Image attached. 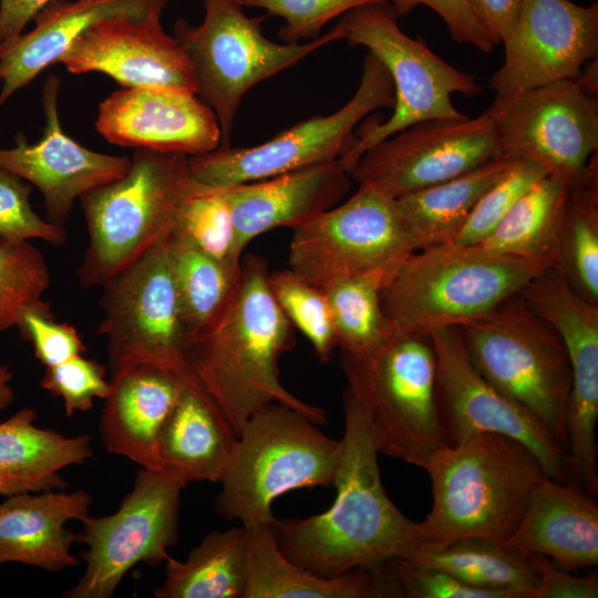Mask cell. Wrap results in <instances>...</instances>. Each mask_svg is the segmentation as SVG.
<instances>
[{"mask_svg":"<svg viewBox=\"0 0 598 598\" xmlns=\"http://www.w3.org/2000/svg\"><path fill=\"white\" fill-rule=\"evenodd\" d=\"M344 431L332 486L337 496L323 513L302 519H275L271 528L282 554L317 575L332 577L374 569L408 558L421 547L416 522L389 498L378 451L357 401L343 394Z\"/></svg>","mask_w":598,"mask_h":598,"instance_id":"6da1fadb","label":"cell"},{"mask_svg":"<svg viewBox=\"0 0 598 598\" xmlns=\"http://www.w3.org/2000/svg\"><path fill=\"white\" fill-rule=\"evenodd\" d=\"M268 274L264 258L241 259L230 298L185 353V368L215 400L237 436L255 412L275 402L318 425L328 422L322 408L300 400L280 382L278 362L293 346V326L269 290Z\"/></svg>","mask_w":598,"mask_h":598,"instance_id":"7a4b0ae2","label":"cell"},{"mask_svg":"<svg viewBox=\"0 0 598 598\" xmlns=\"http://www.w3.org/2000/svg\"><path fill=\"white\" fill-rule=\"evenodd\" d=\"M423 470L431 480L433 502L417 523L420 549L470 537L503 544L518 526L535 486L546 476L524 444L489 432L442 446Z\"/></svg>","mask_w":598,"mask_h":598,"instance_id":"3957f363","label":"cell"},{"mask_svg":"<svg viewBox=\"0 0 598 598\" xmlns=\"http://www.w3.org/2000/svg\"><path fill=\"white\" fill-rule=\"evenodd\" d=\"M548 267L476 246L442 245L411 254L381 290L395 336L429 337L481 318Z\"/></svg>","mask_w":598,"mask_h":598,"instance_id":"277c9868","label":"cell"},{"mask_svg":"<svg viewBox=\"0 0 598 598\" xmlns=\"http://www.w3.org/2000/svg\"><path fill=\"white\" fill-rule=\"evenodd\" d=\"M188 156L135 148L124 176L80 197L89 243L80 285L102 287L174 231L188 192Z\"/></svg>","mask_w":598,"mask_h":598,"instance_id":"5b68a950","label":"cell"},{"mask_svg":"<svg viewBox=\"0 0 598 598\" xmlns=\"http://www.w3.org/2000/svg\"><path fill=\"white\" fill-rule=\"evenodd\" d=\"M341 452L311 419L280 403L244 424L219 482L216 512L241 526L271 524L276 498L300 488L330 487Z\"/></svg>","mask_w":598,"mask_h":598,"instance_id":"8992f818","label":"cell"},{"mask_svg":"<svg viewBox=\"0 0 598 598\" xmlns=\"http://www.w3.org/2000/svg\"><path fill=\"white\" fill-rule=\"evenodd\" d=\"M340 360L347 390L362 411L378 453L424 468L446 445L430 337L394 334L368 354L341 352Z\"/></svg>","mask_w":598,"mask_h":598,"instance_id":"52a82bcc","label":"cell"},{"mask_svg":"<svg viewBox=\"0 0 598 598\" xmlns=\"http://www.w3.org/2000/svg\"><path fill=\"white\" fill-rule=\"evenodd\" d=\"M458 328L477 371L528 411L567 452L571 371L556 330L519 293Z\"/></svg>","mask_w":598,"mask_h":598,"instance_id":"ba28073f","label":"cell"},{"mask_svg":"<svg viewBox=\"0 0 598 598\" xmlns=\"http://www.w3.org/2000/svg\"><path fill=\"white\" fill-rule=\"evenodd\" d=\"M199 25L185 20L174 24V37L184 49L196 83V94L216 114L221 145L230 133L244 95L254 85L340 40L336 27L306 43H277L261 32L265 17L249 18L235 0H203Z\"/></svg>","mask_w":598,"mask_h":598,"instance_id":"9c48e42d","label":"cell"},{"mask_svg":"<svg viewBox=\"0 0 598 598\" xmlns=\"http://www.w3.org/2000/svg\"><path fill=\"white\" fill-rule=\"evenodd\" d=\"M385 4H369L347 12L334 25L340 40L369 49L388 70L394 89L392 115L368 123L340 158L350 174L360 156L378 142L422 121L463 118L452 102L454 93H481L476 79L445 62L421 39L406 35Z\"/></svg>","mask_w":598,"mask_h":598,"instance_id":"30bf717a","label":"cell"},{"mask_svg":"<svg viewBox=\"0 0 598 598\" xmlns=\"http://www.w3.org/2000/svg\"><path fill=\"white\" fill-rule=\"evenodd\" d=\"M358 185L344 203L293 228L289 269L320 289L351 278L385 286L414 252L395 198L370 184Z\"/></svg>","mask_w":598,"mask_h":598,"instance_id":"8fae6325","label":"cell"},{"mask_svg":"<svg viewBox=\"0 0 598 598\" xmlns=\"http://www.w3.org/2000/svg\"><path fill=\"white\" fill-rule=\"evenodd\" d=\"M393 106L391 76L368 51L359 86L341 109L302 121L255 146H219L188 156V176L205 187L223 189L339 159L354 144L353 130L361 120L378 109Z\"/></svg>","mask_w":598,"mask_h":598,"instance_id":"7c38bea8","label":"cell"},{"mask_svg":"<svg viewBox=\"0 0 598 598\" xmlns=\"http://www.w3.org/2000/svg\"><path fill=\"white\" fill-rule=\"evenodd\" d=\"M188 484L177 473L140 467L116 512L82 520L75 543L87 547L86 568L62 597L111 598L136 564L165 561L178 538L181 495Z\"/></svg>","mask_w":598,"mask_h":598,"instance_id":"4fadbf2b","label":"cell"},{"mask_svg":"<svg viewBox=\"0 0 598 598\" xmlns=\"http://www.w3.org/2000/svg\"><path fill=\"white\" fill-rule=\"evenodd\" d=\"M97 332L112 374L137 364L185 369L188 339L174 282L168 238L106 282Z\"/></svg>","mask_w":598,"mask_h":598,"instance_id":"5bb4252c","label":"cell"},{"mask_svg":"<svg viewBox=\"0 0 598 598\" xmlns=\"http://www.w3.org/2000/svg\"><path fill=\"white\" fill-rule=\"evenodd\" d=\"M501 151L540 165L568 186L580 182L598 148V103L576 80H561L489 106Z\"/></svg>","mask_w":598,"mask_h":598,"instance_id":"9a60e30c","label":"cell"},{"mask_svg":"<svg viewBox=\"0 0 598 598\" xmlns=\"http://www.w3.org/2000/svg\"><path fill=\"white\" fill-rule=\"evenodd\" d=\"M499 154L488 107L473 118L415 123L368 148L350 176L358 184H370L398 198L462 175Z\"/></svg>","mask_w":598,"mask_h":598,"instance_id":"2e32d148","label":"cell"},{"mask_svg":"<svg viewBox=\"0 0 598 598\" xmlns=\"http://www.w3.org/2000/svg\"><path fill=\"white\" fill-rule=\"evenodd\" d=\"M437 367V399L446 445L478 433H498L524 444L545 475L567 482V452L523 406L489 383L470 360L458 327L430 333Z\"/></svg>","mask_w":598,"mask_h":598,"instance_id":"e0dca14e","label":"cell"},{"mask_svg":"<svg viewBox=\"0 0 598 598\" xmlns=\"http://www.w3.org/2000/svg\"><path fill=\"white\" fill-rule=\"evenodd\" d=\"M504 43V60L488 79L495 99L575 80L598 54V4L522 0Z\"/></svg>","mask_w":598,"mask_h":598,"instance_id":"ac0fdd59","label":"cell"},{"mask_svg":"<svg viewBox=\"0 0 598 598\" xmlns=\"http://www.w3.org/2000/svg\"><path fill=\"white\" fill-rule=\"evenodd\" d=\"M74 74L101 72L123 87H158L196 94L188 58L161 16L114 17L84 31L60 61Z\"/></svg>","mask_w":598,"mask_h":598,"instance_id":"d6986e66","label":"cell"},{"mask_svg":"<svg viewBox=\"0 0 598 598\" xmlns=\"http://www.w3.org/2000/svg\"><path fill=\"white\" fill-rule=\"evenodd\" d=\"M59 92L60 79L51 74L42 90V138L29 144L19 133L14 146L0 147V166L34 185L43 195L47 219L63 225L76 198L124 176L131 158L91 151L65 134L59 117Z\"/></svg>","mask_w":598,"mask_h":598,"instance_id":"ffe728a7","label":"cell"},{"mask_svg":"<svg viewBox=\"0 0 598 598\" xmlns=\"http://www.w3.org/2000/svg\"><path fill=\"white\" fill-rule=\"evenodd\" d=\"M96 131L110 143L200 155L221 145L214 111L197 94L158 87H123L99 106Z\"/></svg>","mask_w":598,"mask_h":598,"instance_id":"44dd1931","label":"cell"},{"mask_svg":"<svg viewBox=\"0 0 598 598\" xmlns=\"http://www.w3.org/2000/svg\"><path fill=\"white\" fill-rule=\"evenodd\" d=\"M519 296L565 346L571 371L567 432L576 442H590L598 420V305L578 295L555 266L535 276Z\"/></svg>","mask_w":598,"mask_h":598,"instance_id":"7402d4cb","label":"cell"},{"mask_svg":"<svg viewBox=\"0 0 598 598\" xmlns=\"http://www.w3.org/2000/svg\"><path fill=\"white\" fill-rule=\"evenodd\" d=\"M339 159L220 189L235 229V257L269 230L296 228L339 204L351 186Z\"/></svg>","mask_w":598,"mask_h":598,"instance_id":"603a6c76","label":"cell"},{"mask_svg":"<svg viewBox=\"0 0 598 598\" xmlns=\"http://www.w3.org/2000/svg\"><path fill=\"white\" fill-rule=\"evenodd\" d=\"M175 370L137 364L112 374L100 419L104 447L150 470H162L158 440L185 380Z\"/></svg>","mask_w":598,"mask_h":598,"instance_id":"cb8c5ba5","label":"cell"},{"mask_svg":"<svg viewBox=\"0 0 598 598\" xmlns=\"http://www.w3.org/2000/svg\"><path fill=\"white\" fill-rule=\"evenodd\" d=\"M505 548L543 555L575 570L598 564V506L594 496L570 483L544 476Z\"/></svg>","mask_w":598,"mask_h":598,"instance_id":"d4e9b609","label":"cell"},{"mask_svg":"<svg viewBox=\"0 0 598 598\" xmlns=\"http://www.w3.org/2000/svg\"><path fill=\"white\" fill-rule=\"evenodd\" d=\"M168 0H53L34 27L0 52V106L49 65L59 62L90 27L114 17L161 16Z\"/></svg>","mask_w":598,"mask_h":598,"instance_id":"484cf974","label":"cell"},{"mask_svg":"<svg viewBox=\"0 0 598 598\" xmlns=\"http://www.w3.org/2000/svg\"><path fill=\"white\" fill-rule=\"evenodd\" d=\"M91 503L83 489L6 497L0 503V564L20 563L52 573L78 566L71 553L76 534L65 525L84 520Z\"/></svg>","mask_w":598,"mask_h":598,"instance_id":"4316f807","label":"cell"},{"mask_svg":"<svg viewBox=\"0 0 598 598\" xmlns=\"http://www.w3.org/2000/svg\"><path fill=\"white\" fill-rule=\"evenodd\" d=\"M233 425L196 378L186 369L183 388L158 440L163 471L190 482H219L235 445Z\"/></svg>","mask_w":598,"mask_h":598,"instance_id":"83f0119b","label":"cell"},{"mask_svg":"<svg viewBox=\"0 0 598 598\" xmlns=\"http://www.w3.org/2000/svg\"><path fill=\"white\" fill-rule=\"evenodd\" d=\"M245 527V526H244ZM246 582L244 598H395L382 565L326 577L288 559L271 524L245 527Z\"/></svg>","mask_w":598,"mask_h":598,"instance_id":"f1b7e54d","label":"cell"},{"mask_svg":"<svg viewBox=\"0 0 598 598\" xmlns=\"http://www.w3.org/2000/svg\"><path fill=\"white\" fill-rule=\"evenodd\" d=\"M37 419L24 408L0 423V496L65 491L61 470L93 456L90 435L66 436L37 426Z\"/></svg>","mask_w":598,"mask_h":598,"instance_id":"f546056e","label":"cell"},{"mask_svg":"<svg viewBox=\"0 0 598 598\" xmlns=\"http://www.w3.org/2000/svg\"><path fill=\"white\" fill-rule=\"evenodd\" d=\"M516 159L502 153L462 175L395 198L413 250L450 244L481 196Z\"/></svg>","mask_w":598,"mask_h":598,"instance_id":"4dcf8cb0","label":"cell"},{"mask_svg":"<svg viewBox=\"0 0 598 598\" xmlns=\"http://www.w3.org/2000/svg\"><path fill=\"white\" fill-rule=\"evenodd\" d=\"M568 193L565 182L545 175L520 196L485 239L473 246L554 266Z\"/></svg>","mask_w":598,"mask_h":598,"instance_id":"1f68e13d","label":"cell"},{"mask_svg":"<svg viewBox=\"0 0 598 598\" xmlns=\"http://www.w3.org/2000/svg\"><path fill=\"white\" fill-rule=\"evenodd\" d=\"M156 598H244L246 529L213 530L181 561L165 560Z\"/></svg>","mask_w":598,"mask_h":598,"instance_id":"d6a6232c","label":"cell"},{"mask_svg":"<svg viewBox=\"0 0 598 598\" xmlns=\"http://www.w3.org/2000/svg\"><path fill=\"white\" fill-rule=\"evenodd\" d=\"M408 558L441 568L473 587L505 598H534L537 588L530 554L507 549L485 538L470 537L440 548H422Z\"/></svg>","mask_w":598,"mask_h":598,"instance_id":"836d02e7","label":"cell"},{"mask_svg":"<svg viewBox=\"0 0 598 598\" xmlns=\"http://www.w3.org/2000/svg\"><path fill=\"white\" fill-rule=\"evenodd\" d=\"M179 312L188 343L220 312L240 276L234 267L210 257L183 235L168 237Z\"/></svg>","mask_w":598,"mask_h":598,"instance_id":"e575fe53","label":"cell"},{"mask_svg":"<svg viewBox=\"0 0 598 598\" xmlns=\"http://www.w3.org/2000/svg\"><path fill=\"white\" fill-rule=\"evenodd\" d=\"M574 290L598 305V156L580 182L569 186L554 265Z\"/></svg>","mask_w":598,"mask_h":598,"instance_id":"d590c367","label":"cell"},{"mask_svg":"<svg viewBox=\"0 0 598 598\" xmlns=\"http://www.w3.org/2000/svg\"><path fill=\"white\" fill-rule=\"evenodd\" d=\"M383 287L372 278H351L322 289L330 308L336 347L342 353L368 354L394 336L381 307Z\"/></svg>","mask_w":598,"mask_h":598,"instance_id":"8d00e7d4","label":"cell"},{"mask_svg":"<svg viewBox=\"0 0 598 598\" xmlns=\"http://www.w3.org/2000/svg\"><path fill=\"white\" fill-rule=\"evenodd\" d=\"M174 231L218 261L234 267L241 265V260L235 257L233 218L220 189L205 187L190 179Z\"/></svg>","mask_w":598,"mask_h":598,"instance_id":"74e56055","label":"cell"},{"mask_svg":"<svg viewBox=\"0 0 598 598\" xmlns=\"http://www.w3.org/2000/svg\"><path fill=\"white\" fill-rule=\"evenodd\" d=\"M267 282L276 302L292 326L310 341L319 360L328 363L337 347L324 291L289 268L268 274Z\"/></svg>","mask_w":598,"mask_h":598,"instance_id":"f35d334b","label":"cell"},{"mask_svg":"<svg viewBox=\"0 0 598 598\" xmlns=\"http://www.w3.org/2000/svg\"><path fill=\"white\" fill-rule=\"evenodd\" d=\"M50 282L45 259L30 240L0 236V331L17 327L22 311L42 298Z\"/></svg>","mask_w":598,"mask_h":598,"instance_id":"ab89813d","label":"cell"},{"mask_svg":"<svg viewBox=\"0 0 598 598\" xmlns=\"http://www.w3.org/2000/svg\"><path fill=\"white\" fill-rule=\"evenodd\" d=\"M547 172L538 164L517 158L481 196L467 220L450 243L473 246L485 239L514 204Z\"/></svg>","mask_w":598,"mask_h":598,"instance_id":"60d3db41","label":"cell"},{"mask_svg":"<svg viewBox=\"0 0 598 598\" xmlns=\"http://www.w3.org/2000/svg\"><path fill=\"white\" fill-rule=\"evenodd\" d=\"M31 184L0 166V236L12 241L40 239L62 246L64 226L41 218L30 204Z\"/></svg>","mask_w":598,"mask_h":598,"instance_id":"b9f144b4","label":"cell"},{"mask_svg":"<svg viewBox=\"0 0 598 598\" xmlns=\"http://www.w3.org/2000/svg\"><path fill=\"white\" fill-rule=\"evenodd\" d=\"M40 386L54 398H61L66 416L93 408L94 399H105L111 390L106 368L100 362L72 357L61 363L45 367Z\"/></svg>","mask_w":598,"mask_h":598,"instance_id":"7bdbcfd3","label":"cell"},{"mask_svg":"<svg viewBox=\"0 0 598 598\" xmlns=\"http://www.w3.org/2000/svg\"><path fill=\"white\" fill-rule=\"evenodd\" d=\"M386 0H244L243 7L265 9L280 17L285 24L279 38L286 43L313 40L330 20L363 6L386 4Z\"/></svg>","mask_w":598,"mask_h":598,"instance_id":"ee69618b","label":"cell"},{"mask_svg":"<svg viewBox=\"0 0 598 598\" xmlns=\"http://www.w3.org/2000/svg\"><path fill=\"white\" fill-rule=\"evenodd\" d=\"M383 568L399 598H505L473 587L452 574L410 558H393Z\"/></svg>","mask_w":598,"mask_h":598,"instance_id":"f6af8a7d","label":"cell"},{"mask_svg":"<svg viewBox=\"0 0 598 598\" xmlns=\"http://www.w3.org/2000/svg\"><path fill=\"white\" fill-rule=\"evenodd\" d=\"M17 328L31 342L35 358L45 367L83 354L86 347L76 328L59 322L49 303L42 299L28 306Z\"/></svg>","mask_w":598,"mask_h":598,"instance_id":"bcb514c9","label":"cell"},{"mask_svg":"<svg viewBox=\"0 0 598 598\" xmlns=\"http://www.w3.org/2000/svg\"><path fill=\"white\" fill-rule=\"evenodd\" d=\"M386 1L392 3L396 16H406L420 4L427 6L441 17L448 29L452 40L460 44H470L485 53L491 52L498 44L467 0Z\"/></svg>","mask_w":598,"mask_h":598,"instance_id":"7dc6e473","label":"cell"},{"mask_svg":"<svg viewBox=\"0 0 598 598\" xmlns=\"http://www.w3.org/2000/svg\"><path fill=\"white\" fill-rule=\"evenodd\" d=\"M537 574L534 598H597L596 576H574L543 555L530 554Z\"/></svg>","mask_w":598,"mask_h":598,"instance_id":"c3c4849f","label":"cell"},{"mask_svg":"<svg viewBox=\"0 0 598 598\" xmlns=\"http://www.w3.org/2000/svg\"><path fill=\"white\" fill-rule=\"evenodd\" d=\"M53 0H0V52L13 43L37 13Z\"/></svg>","mask_w":598,"mask_h":598,"instance_id":"681fc988","label":"cell"},{"mask_svg":"<svg viewBox=\"0 0 598 598\" xmlns=\"http://www.w3.org/2000/svg\"><path fill=\"white\" fill-rule=\"evenodd\" d=\"M497 43L511 33L522 0H467Z\"/></svg>","mask_w":598,"mask_h":598,"instance_id":"f907efd6","label":"cell"},{"mask_svg":"<svg viewBox=\"0 0 598 598\" xmlns=\"http://www.w3.org/2000/svg\"><path fill=\"white\" fill-rule=\"evenodd\" d=\"M597 59L587 62L580 74L575 79L579 86L591 97L597 99L598 92Z\"/></svg>","mask_w":598,"mask_h":598,"instance_id":"816d5d0a","label":"cell"},{"mask_svg":"<svg viewBox=\"0 0 598 598\" xmlns=\"http://www.w3.org/2000/svg\"><path fill=\"white\" fill-rule=\"evenodd\" d=\"M13 373L8 365L0 364V413L14 400V392L10 385Z\"/></svg>","mask_w":598,"mask_h":598,"instance_id":"f5cc1de1","label":"cell"},{"mask_svg":"<svg viewBox=\"0 0 598 598\" xmlns=\"http://www.w3.org/2000/svg\"><path fill=\"white\" fill-rule=\"evenodd\" d=\"M235 1L239 2L240 4H243V1H244V0H235Z\"/></svg>","mask_w":598,"mask_h":598,"instance_id":"db71d44e","label":"cell"}]
</instances>
